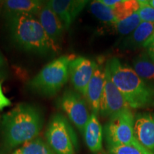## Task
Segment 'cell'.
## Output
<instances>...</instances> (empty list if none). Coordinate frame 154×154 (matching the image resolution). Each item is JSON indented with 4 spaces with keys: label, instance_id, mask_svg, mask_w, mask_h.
<instances>
[{
    "label": "cell",
    "instance_id": "cell-1",
    "mask_svg": "<svg viewBox=\"0 0 154 154\" xmlns=\"http://www.w3.org/2000/svg\"><path fill=\"white\" fill-rule=\"evenodd\" d=\"M44 121L43 111L39 107L19 103L0 117V136L4 146L11 149L36 138Z\"/></svg>",
    "mask_w": 154,
    "mask_h": 154
},
{
    "label": "cell",
    "instance_id": "cell-2",
    "mask_svg": "<svg viewBox=\"0 0 154 154\" xmlns=\"http://www.w3.org/2000/svg\"><path fill=\"white\" fill-rule=\"evenodd\" d=\"M5 19L10 39L22 51L47 57L56 54L59 50L34 15H14Z\"/></svg>",
    "mask_w": 154,
    "mask_h": 154
},
{
    "label": "cell",
    "instance_id": "cell-3",
    "mask_svg": "<svg viewBox=\"0 0 154 154\" xmlns=\"http://www.w3.org/2000/svg\"><path fill=\"white\" fill-rule=\"evenodd\" d=\"M106 66L111 80L124 96L130 108L143 109L154 105V85L147 84L131 67L117 58L108 61Z\"/></svg>",
    "mask_w": 154,
    "mask_h": 154
},
{
    "label": "cell",
    "instance_id": "cell-4",
    "mask_svg": "<svg viewBox=\"0 0 154 154\" xmlns=\"http://www.w3.org/2000/svg\"><path fill=\"white\" fill-rule=\"evenodd\" d=\"M73 59L71 56H61L51 61L29 82V89L38 95L54 96L68 82L69 64Z\"/></svg>",
    "mask_w": 154,
    "mask_h": 154
},
{
    "label": "cell",
    "instance_id": "cell-5",
    "mask_svg": "<svg viewBox=\"0 0 154 154\" xmlns=\"http://www.w3.org/2000/svg\"><path fill=\"white\" fill-rule=\"evenodd\" d=\"M47 143L56 154H76L78 138L64 116L56 113L50 119L45 133Z\"/></svg>",
    "mask_w": 154,
    "mask_h": 154
},
{
    "label": "cell",
    "instance_id": "cell-6",
    "mask_svg": "<svg viewBox=\"0 0 154 154\" xmlns=\"http://www.w3.org/2000/svg\"><path fill=\"white\" fill-rule=\"evenodd\" d=\"M134 121L135 117L130 108L111 116L103 129L107 147L133 143L136 139Z\"/></svg>",
    "mask_w": 154,
    "mask_h": 154
},
{
    "label": "cell",
    "instance_id": "cell-7",
    "mask_svg": "<svg viewBox=\"0 0 154 154\" xmlns=\"http://www.w3.org/2000/svg\"><path fill=\"white\" fill-rule=\"evenodd\" d=\"M57 106L63 111L81 133L84 132V128L90 118L87 102L82 96L72 89H66L58 99Z\"/></svg>",
    "mask_w": 154,
    "mask_h": 154
},
{
    "label": "cell",
    "instance_id": "cell-8",
    "mask_svg": "<svg viewBox=\"0 0 154 154\" xmlns=\"http://www.w3.org/2000/svg\"><path fill=\"white\" fill-rule=\"evenodd\" d=\"M105 84L100 102V115L110 117L114 113L124 109H129L126 99L111 80L107 66L105 69Z\"/></svg>",
    "mask_w": 154,
    "mask_h": 154
},
{
    "label": "cell",
    "instance_id": "cell-9",
    "mask_svg": "<svg viewBox=\"0 0 154 154\" xmlns=\"http://www.w3.org/2000/svg\"><path fill=\"white\" fill-rule=\"evenodd\" d=\"M97 66L95 61L82 57L73 59L70 62L69 79L74 89L84 96Z\"/></svg>",
    "mask_w": 154,
    "mask_h": 154
},
{
    "label": "cell",
    "instance_id": "cell-10",
    "mask_svg": "<svg viewBox=\"0 0 154 154\" xmlns=\"http://www.w3.org/2000/svg\"><path fill=\"white\" fill-rule=\"evenodd\" d=\"M88 1L84 0H51L47 3L59 17L65 29H69L84 9Z\"/></svg>",
    "mask_w": 154,
    "mask_h": 154
},
{
    "label": "cell",
    "instance_id": "cell-11",
    "mask_svg": "<svg viewBox=\"0 0 154 154\" xmlns=\"http://www.w3.org/2000/svg\"><path fill=\"white\" fill-rule=\"evenodd\" d=\"M37 18L47 35L55 45L59 47L66 29L59 17L47 2L44 3L37 15Z\"/></svg>",
    "mask_w": 154,
    "mask_h": 154
},
{
    "label": "cell",
    "instance_id": "cell-12",
    "mask_svg": "<svg viewBox=\"0 0 154 154\" xmlns=\"http://www.w3.org/2000/svg\"><path fill=\"white\" fill-rule=\"evenodd\" d=\"M134 136L143 147L154 154V113L136 115L134 121Z\"/></svg>",
    "mask_w": 154,
    "mask_h": 154
},
{
    "label": "cell",
    "instance_id": "cell-13",
    "mask_svg": "<svg viewBox=\"0 0 154 154\" xmlns=\"http://www.w3.org/2000/svg\"><path fill=\"white\" fill-rule=\"evenodd\" d=\"M105 84V70L98 66L92 76L85 94L87 104L92 113L98 115L100 110V102L103 94Z\"/></svg>",
    "mask_w": 154,
    "mask_h": 154
},
{
    "label": "cell",
    "instance_id": "cell-14",
    "mask_svg": "<svg viewBox=\"0 0 154 154\" xmlns=\"http://www.w3.org/2000/svg\"><path fill=\"white\" fill-rule=\"evenodd\" d=\"M38 0H7L2 3L4 18L20 14H30L37 17L44 5Z\"/></svg>",
    "mask_w": 154,
    "mask_h": 154
},
{
    "label": "cell",
    "instance_id": "cell-15",
    "mask_svg": "<svg viewBox=\"0 0 154 154\" xmlns=\"http://www.w3.org/2000/svg\"><path fill=\"white\" fill-rule=\"evenodd\" d=\"M103 132L97 115L91 113L83 132L86 146L91 152L97 153L101 151Z\"/></svg>",
    "mask_w": 154,
    "mask_h": 154
},
{
    "label": "cell",
    "instance_id": "cell-16",
    "mask_svg": "<svg viewBox=\"0 0 154 154\" xmlns=\"http://www.w3.org/2000/svg\"><path fill=\"white\" fill-rule=\"evenodd\" d=\"M154 32V23L142 22L131 34L123 41L121 46L124 49H136L144 46Z\"/></svg>",
    "mask_w": 154,
    "mask_h": 154
},
{
    "label": "cell",
    "instance_id": "cell-17",
    "mask_svg": "<svg viewBox=\"0 0 154 154\" xmlns=\"http://www.w3.org/2000/svg\"><path fill=\"white\" fill-rule=\"evenodd\" d=\"M133 69L142 79L154 82V61L148 54H140L133 61Z\"/></svg>",
    "mask_w": 154,
    "mask_h": 154
},
{
    "label": "cell",
    "instance_id": "cell-18",
    "mask_svg": "<svg viewBox=\"0 0 154 154\" xmlns=\"http://www.w3.org/2000/svg\"><path fill=\"white\" fill-rule=\"evenodd\" d=\"M90 9L92 14L102 22L111 25L117 22L113 9L103 5L100 0L92 2Z\"/></svg>",
    "mask_w": 154,
    "mask_h": 154
},
{
    "label": "cell",
    "instance_id": "cell-19",
    "mask_svg": "<svg viewBox=\"0 0 154 154\" xmlns=\"http://www.w3.org/2000/svg\"><path fill=\"white\" fill-rule=\"evenodd\" d=\"M139 8L140 4L136 0H120L113 10L117 22H119L137 12Z\"/></svg>",
    "mask_w": 154,
    "mask_h": 154
},
{
    "label": "cell",
    "instance_id": "cell-20",
    "mask_svg": "<svg viewBox=\"0 0 154 154\" xmlns=\"http://www.w3.org/2000/svg\"><path fill=\"white\" fill-rule=\"evenodd\" d=\"M20 149L23 154H56L47 142L38 137L24 143Z\"/></svg>",
    "mask_w": 154,
    "mask_h": 154
},
{
    "label": "cell",
    "instance_id": "cell-21",
    "mask_svg": "<svg viewBox=\"0 0 154 154\" xmlns=\"http://www.w3.org/2000/svg\"><path fill=\"white\" fill-rule=\"evenodd\" d=\"M108 148L109 154H153L136 139L129 144L110 146Z\"/></svg>",
    "mask_w": 154,
    "mask_h": 154
},
{
    "label": "cell",
    "instance_id": "cell-22",
    "mask_svg": "<svg viewBox=\"0 0 154 154\" xmlns=\"http://www.w3.org/2000/svg\"><path fill=\"white\" fill-rule=\"evenodd\" d=\"M141 22V19L136 12L128 18L115 23L112 26H113L117 33L121 35H126L131 34Z\"/></svg>",
    "mask_w": 154,
    "mask_h": 154
},
{
    "label": "cell",
    "instance_id": "cell-23",
    "mask_svg": "<svg viewBox=\"0 0 154 154\" xmlns=\"http://www.w3.org/2000/svg\"><path fill=\"white\" fill-rule=\"evenodd\" d=\"M138 2L140 8L136 13L142 22L154 23V8L148 5L146 1H138Z\"/></svg>",
    "mask_w": 154,
    "mask_h": 154
},
{
    "label": "cell",
    "instance_id": "cell-24",
    "mask_svg": "<svg viewBox=\"0 0 154 154\" xmlns=\"http://www.w3.org/2000/svg\"><path fill=\"white\" fill-rule=\"evenodd\" d=\"M8 76V67L7 61L2 54L0 51V82L5 79Z\"/></svg>",
    "mask_w": 154,
    "mask_h": 154
},
{
    "label": "cell",
    "instance_id": "cell-25",
    "mask_svg": "<svg viewBox=\"0 0 154 154\" xmlns=\"http://www.w3.org/2000/svg\"><path fill=\"white\" fill-rule=\"evenodd\" d=\"M11 102L4 94L2 86V82H0V111H3L5 108L10 106Z\"/></svg>",
    "mask_w": 154,
    "mask_h": 154
},
{
    "label": "cell",
    "instance_id": "cell-26",
    "mask_svg": "<svg viewBox=\"0 0 154 154\" xmlns=\"http://www.w3.org/2000/svg\"><path fill=\"white\" fill-rule=\"evenodd\" d=\"M103 5H105L107 7H111V8H113L116 6L120 2V0H100Z\"/></svg>",
    "mask_w": 154,
    "mask_h": 154
},
{
    "label": "cell",
    "instance_id": "cell-27",
    "mask_svg": "<svg viewBox=\"0 0 154 154\" xmlns=\"http://www.w3.org/2000/svg\"><path fill=\"white\" fill-rule=\"evenodd\" d=\"M147 54L154 61V42L147 47Z\"/></svg>",
    "mask_w": 154,
    "mask_h": 154
},
{
    "label": "cell",
    "instance_id": "cell-28",
    "mask_svg": "<svg viewBox=\"0 0 154 154\" xmlns=\"http://www.w3.org/2000/svg\"><path fill=\"white\" fill-rule=\"evenodd\" d=\"M153 42H154V32H153V34L151 35V37H150L149 39L147 40V42H146V43H145V44H144L143 47H147L148 46H149L150 44H151L152 43H153Z\"/></svg>",
    "mask_w": 154,
    "mask_h": 154
},
{
    "label": "cell",
    "instance_id": "cell-29",
    "mask_svg": "<svg viewBox=\"0 0 154 154\" xmlns=\"http://www.w3.org/2000/svg\"><path fill=\"white\" fill-rule=\"evenodd\" d=\"M146 2L148 5H149L150 7L154 8V0H149V1H146Z\"/></svg>",
    "mask_w": 154,
    "mask_h": 154
},
{
    "label": "cell",
    "instance_id": "cell-30",
    "mask_svg": "<svg viewBox=\"0 0 154 154\" xmlns=\"http://www.w3.org/2000/svg\"><path fill=\"white\" fill-rule=\"evenodd\" d=\"M12 154H23V153H22V150H21L20 149H17L15 150L14 152H13Z\"/></svg>",
    "mask_w": 154,
    "mask_h": 154
}]
</instances>
